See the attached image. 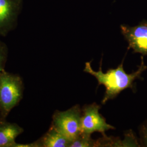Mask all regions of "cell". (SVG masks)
<instances>
[{"instance_id":"1","label":"cell","mask_w":147,"mask_h":147,"mask_svg":"<svg viewBox=\"0 0 147 147\" xmlns=\"http://www.w3.org/2000/svg\"><path fill=\"white\" fill-rule=\"evenodd\" d=\"M147 69L143 57L141 65L136 71L128 74L124 70L123 61L116 69H110L106 73L102 71L100 65L99 70L94 71L91 67L90 62L85 64L84 71L89 74L96 79L99 85L103 84L106 88L105 95L102 100V104H105L108 101L113 99L121 91L128 88H132L134 81L140 78L143 71Z\"/></svg>"},{"instance_id":"2","label":"cell","mask_w":147,"mask_h":147,"mask_svg":"<svg viewBox=\"0 0 147 147\" xmlns=\"http://www.w3.org/2000/svg\"><path fill=\"white\" fill-rule=\"evenodd\" d=\"M24 83L17 74L0 71V112L5 118L23 98Z\"/></svg>"},{"instance_id":"3","label":"cell","mask_w":147,"mask_h":147,"mask_svg":"<svg viewBox=\"0 0 147 147\" xmlns=\"http://www.w3.org/2000/svg\"><path fill=\"white\" fill-rule=\"evenodd\" d=\"M82 111L79 105H76L64 111H56L53 116L51 125L71 142L82 132Z\"/></svg>"},{"instance_id":"4","label":"cell","mask_w":147,"mask_h":147,"mask_svg":"<svg viewBox=\"0 0 147 147\" xmlns=\"http://www.w3.org/2000/svg\"><path fill=\"white\" fill-rule=\"evenodd\" d=\"M100 106L93 103L85 106L81 116V130L84 134L91 135L95 132L102 134L110 129H114L113 127L107 124L105 118L99 112Z\"/></svg>"},{"instance_id":"5","label":"cell","mask_w":147,"mask_h":147,"mask_svg":"<svg viewBox=\"0 0 147 147\" xmlns=\"http://www.w3.org/2000/svg\"><path fill=\"white\" fill-rule=\"evenodd\" d=\"M22 0H0V36L5 37L18 25Z\"/></svg>"},{"instance_id":"6","label":"cell","mask_w":147,"mask_h":147,"mask_svg":"<svg viewBox=\"0 0 147 147\" xmlns=\"http://www.w3.org/2000/svg\"><path fill=\"white\" fill-rule=\"evenodd\" d=\"M121 32L135 53L147 55V21L144 20L135 26L121 25Z\"/></svg>"},{"instance_id":"7","label":"cell","mask_w":147,"mask_h":147,"mask_svg":"<svg viewBox=\"0 0 147 147\" xmlns=\"http://www.w3.org/2000/svg\"><path fill=\"white\" fill-rule=\"evenodd\" d=\"M36 147H70L71 141L53 126L39 139L34 141Z\"/></svg>"},{"instance_id":"8","label":"cell","mask_w":147,"mask_h":147,"mask_svg":"<svg viewBox=\"0 0 147 147\" xmlns=\"http://www.w3.org/2000/svg\"><path fill=\"white\" fill-rule=\"evenodd\" d=\"M24 131L22 127L15 123L5 121L0 123V147H13L16 138Z\"/></svg>"},{"instance_id":"9","label":"cell","mask_w":147,"mask_h":147,"mask_svg":"<svg viewBox=\"0 0 147 147\" xmlns=\"http://www.w3.org/2000/svg\"><path fill=\"white\" fill-rule=\"evenodd\" d=\"M100 145L99 141H95L88 135L81 132L76 139L71 142L70 147H96Z\"/></svg>"},{"instance_id":"10","label":"cell","mask_w":147,"mask_h":147,"mask_svg":"<svg viewBox=\"0 0 147 147\" xmlns=\"http://www.w3.org/2000/svg\"><path fill=\"white\" fill-rule=\"evenodd\" d=\"M8 56V48L7 45L0 40V71L5 70V64Z\"/></svg>"},{"instance_id":"11","label":"cell","mask_w":147,"mask_h":147,"mask_svg":"<svg viewBox=\"0 0 147 147\" xmlns=\"http://www.w3.org/2000/svg\"><path fill=\"white\" fill-rule=\"evenodd\" d=\"M141 134L143 145L147 147V124L144 125L142 127Z\"/></svg>"},{"instance_id":"12","label":"cell","mask_w":147,"mask_h":147,"mask_svg":"<svg viewBox=\"0 0 147 147\" xmlns=\"http://www.w3.org/2000/svg\"><path fill=\"white\" fill-rule=\"evenodd\" d=\"M6 121V118L2 116V115L0 112V123H2V122H3V121Z\"/></svg>"}]
</instances>
